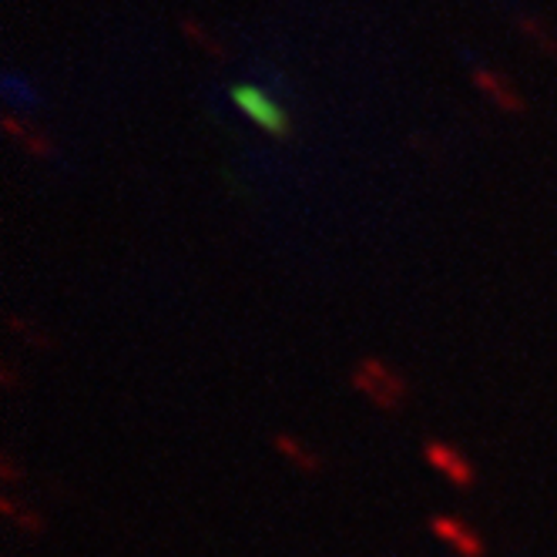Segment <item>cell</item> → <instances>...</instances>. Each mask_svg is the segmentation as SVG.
<instances>
[{
  "instance_id": "cell-1",
  "label": "cell",
  "mask_w": 557,
  "mask_h": 557,
  "mask_svg": "<svg viewBox=\"0 0 557 557\" xmlns=\"http://www.w3.org/2000/svg\"><path fill=\"white\" fill-rule=\"evenodd\" d=\"M349 383L380 413H400L410 404V380L400 370H393L386 360H380V356H363L349 373Z\"/></svg>"
},
{
  "instance_id": "cell-2",
  "label": "cell",
  "mask_w": 557,
  "mask_h": 557,
  "mask_svg": "<svg viewBox=\"0 0 557 557\" xmlns=\"http://www.w3.org/2000/svg\"><path fill=\"white\" fill-rule=\"evenodd\" d=\"M232 104L243 111L256 128H262L272 138H293V122L286 108L275 98H269L262 88L256 85H235L232 88Z\"/></svg>"
},
{
  "instance_id": "cell-3",
  "label": "cell",
  "mask_w": 557,
  "mask_h": 557,
  "mask_svg": "<svg viewBox=\"0 0 557 557\" xmlns=\"http://www.w3.org/2000/svg\"><path fill=\"white\" fill-rule=\"evenodd\" d=\"M423 460L433 473H441L444 481L457 491H470L476 484V467L473 460L450 441H444V436H426L423 441Z\"/></svg>"
},
{
  "instance_id": "cell-4",
  "label": "cell",
  "mask_w": 557,
  "mask_h": 557,
  "mask_svg": "<svg viewBox=\"0 0 557 557\" xmlns=\"http://www.w3.org/2000/svg\"><path fill=\"white\" fill-rule=\"evenodd\" d=\"M426 531L447 544L457 557H487V541L484 534H476L470 521H463L460 513H430L426 517Z\"/></svg>"
},
{
  "instance_id": "cell-5",
  "label": "cell",
  "mask_w": 557,
  "mask_h": 557,
  "mask_svg": "<svg viewBox=\"0 0 557 557\" xmlns=\"http://www.w3.org/2000/svg\"><path fill=\"white\" fill-rule=\"evenodd\" d=\"M272 450L283 457L286 463H293L299 473H306V476H315V473L326 470V457L320 450H312L302 441V436H296V433H286V430L272 433Z\"/></svg>"
},
{
  "instance_id": "cell-6",
  "label": "cell",
  "mask_w": 557,
  "mask_h": 557,
  "mask_svg": "<svg viewBox=\"0 0 557 557\" xmlns=\"http://www.w3.org/2000/svg\"><path fill=\"white\" fill-rule=\"evenodd\" d=\"M473 85L487 95V101L507 114H521L524 111V98L517 91L504 74H497L494 67H473Z\"/></svg>"
},
{
  "instance_id": "cell-7",
  "label": "cell",
  "mask_w": 557,
  "mask_h": 557,
  "mask_svg": "<svg viewBox=\"0 0 557 557\" xmlns=\"http://www.w3.org/2000/svg\"><path fill=\"white\" fill-rule=\"evenodd\" d=\"M4 132H8L14 141H21L34 158H54V154H58V148H54V141H51V138H45V135L37 132L34 125L21 122V117H14V114H8V117H4Z\"/></svg>"
},
{
  "instance_id": "cell-8",
  "label": "cell",
  "mask_w": 557,
  "mask_h": 557,
  "mask_svg": "<svg viewBox=\"0 0 557 557\" xmlns=\"http://www.w3.org/2000/svg\"><path fill=\"white\" fill-rule=\"evenodd\" d=\"M517 27H521L528 37H531V41L544 51V54H550V58H557V34L537 17V14H521V17H517Z\"/></svg>"
},
{
  "instance_id": "cell-9",
  "label": "cell",
  "mask_w": 557,
  "mask_h": 557,
  "mask_svg": "<svg viewBox=\"0 0 557 557\" xmlns=\"http://www.w3.org/2000/svg\"><path fill=\"white\" fill-rule=\"evenodd\" d=\"M8 330H11V333H17V336H21L27 346H34V349H54V336L41 333V330H37L30 320H21L17 312H11V315H8Z\"/></svg>"
},
{
  "instance_id": "cell-10",
  "label": "cell",
  "mask_w": 557,
  "mask_h": 557,
  "mask_svg": "<svg viewBox=\"0 0 557 557\" xmlns=\"http://www.w3.org/2000/svg\"><path fill=\"white\" fill-rule=\"evenodd\" d=\"M11 524H17L24 534H30V537H41V534H48V521H45V513H37V510H30V507H21L17 510V517Z\"/></svg>"
},
{
  "instance_id": "cell-11",
  "label": "cell",
  "mask_w": 557,
  "mask_h": 557,
  "mask_svg": "<svg viewBox=\"0 0 557 557\" xmlns=\"http://www.w3.org/2000/svg\"><path fill=\"white\" fill-rule=\"evenodd\" d=\"M182 30H185V34H188V37H191V41H195L198 48H202V51H209V54L222 58V48H219V45L212 41V37H209V34H206L202 27H198L195 21H185V24H182Z\"/></svg>"
},
{
  "instance_id": "cell-12",
  "label": "cell",
  "mask_w": 557,
  "mask_h": 557,
  "mask_svg": "<svg viewBox=\"0 0 557 557\" xmlns=\"http://www.w3.org/2000/svg\"><path fill=\"white\" fill-rule=\"evenodd\" d=\"M24 476H27V473H24V470H21L17 463H14V457H11V454H4V457H0V481H4L8 487H11V484H21Z\"/></svg>"
},
{
  "instance_id": "cell-13",
  "label": "cell",
  "mask_w": 557,
  "mask_h": 557,
  "mask_svg": "<svg viewBox=\"0 0 557 557\" xmlns=\"http://www.w3.org/2000/svg\"><path fill=\"white\" fill-rule=\"evenodd\" d=\"M17 373H14V363H0V386H4L8 393H14L17 389Z\"/></svg>"
}]
</instances>
